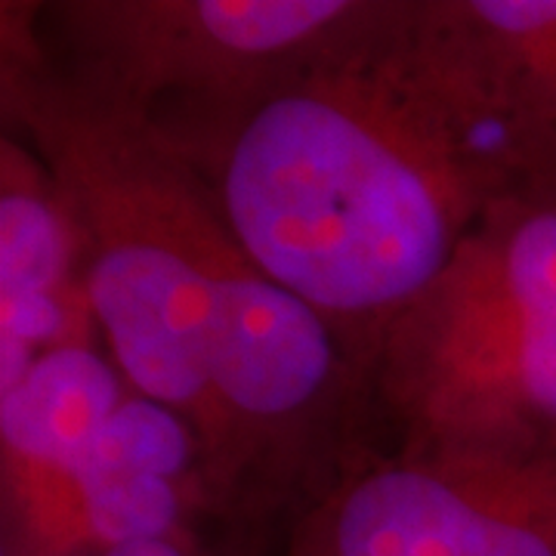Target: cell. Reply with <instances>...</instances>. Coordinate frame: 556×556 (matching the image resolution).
Returning a JSON list of instances; mask_svg holds the SVG:
<instances>
[{"label":"cell","mask_w":556,"mask_h":556,"mask_svg":"<svg viewBox=\"0 0 556 556\" xmlns=\"http://www.w3.org/2000/svg\"><path fill=\"white\" fill-rule=\"evenodd\" d=\"M189 167L241 251L331 325L371 387L387 331L497 204L556 199L448 0H383Z\"/></svg>","instance_id":"1"},{"label":"cell","mask_w":556,"mask_h":556,"mask_svg":"<svg viewBox=\"0 0 556 556\" xmlns=\"http://www.w3.org/2000/svg\"><path fill=\"white\" fill-rule=\"evenodd\" d=\"M0 105L78 223L93 318L124 383L207 452L226 294L251 257L207 182L142 121L53 75L0 16Z\"/></svg>","instance_id":"2"},{"label":"cell","mask_w":556,"mask_h":556,"mask_svg":"<svg viewBox=\"0 0 556 556\" xmlns=\"http://www.w3.org/2000/svg\"><path fill=\"white\" fill-rule=\"evenodd\" d=\"M383 457L556 455V199L497 204L387 331Z\"/></svg>","instance_id":"3"},{"label":"cell","mask_w":556,"mask_h":556,"mask_svg":"<svg viewBox=\"0 0 556 556\" xmlns=\"http://www.w3.org/2000/svg\"><path fill=\"white\" fill-rule=\"evenodd\" d=\"M383 0H50L3 16L53 75L195 161L244 109L340 50Z\"/></svg>","instance_id":"4"},{"label":"cell","mask_w":556,"mask_h":556,"mask_svg":"<svg viewBox=\"0 0 556 556\" xmlns=\"http://www.w3.org/2000/svg\"><path fill=\"white\" fill-rule=\"evenodd\" d=\"M276 556H556V455L378 457L309 507Z\"/></svg>","instance_id":"5"},{"label":"cell","mask_w":556,"mask_h":556,"mask_svg":"<svg viewBox=\"0 0 556 556\" xmlns=\"http://www.w3.org/2000/svg\"><path fill=\"white\" fill-rule=\"evenodd\" d=\"M97 328L84 241L60 186L13 130L0 139V380L16 390L43 353Z\"/></svg>","instance_id":"6"},{"label":"cell","mask_w":556,"mask_h":556,"mask_svg":"<svg viewBox=\"0 0 556 556\" xmlns=\"http://www.w3.org/2000/svg\"><path fill=\"white\" fill-rule=\"evenodd\" d=\"M121 380L90 346L43 353L16 390L3 393V460L47 464L80 479L93 442L127 396Z\"/></svg>","instance_id":"7"},{"label":"cell","mask_w":556,"mask_h":556,"mask_svg":"<svg viewBox=\"0 0 556 556\" xmlns=\"http://www.w3.org/2000/svg\"><path fill=\"white\" fill-rule=\"evenodd\" d=\"M497 97L556 182V0H448Z\"/></svg>","instance_id":"8"},{"label":"cell","mask_w":556,"mask_h":556,"mask_svg":"<svg viewBox=\"0 0 556 556\" xmlns=\"http://www.w3.org/2000/svg\"><path fill=\"white\" fill-rule=\"evenodd\" d=\"M72 556H273L248 541L226 535H192V538H152L130 541L115 547H87Z\"/></svg>","instance_id":"9"}]
</instances>
